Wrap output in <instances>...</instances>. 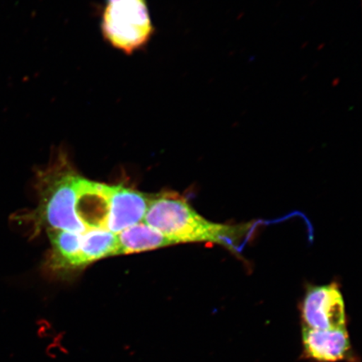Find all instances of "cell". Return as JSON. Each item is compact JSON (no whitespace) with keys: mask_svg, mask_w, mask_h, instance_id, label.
<instances>
[{"mask_svg":"<svg viewBox=\"0 0 362 362\" xmlns=\"http://www.w3.org/2000/svg\"><path fill=\"white\" fill-rule=\"evenodd\" d=\"M144 223L178 243H211L237 251L252 233L250 223L224 224L207 220L175 192L151 197Z\"/></svg>","mask_w":362,"mask_h":362,"instance_id":"obj_1","label":"cell"},{"mask_svg":"<svg viewBox=\"0 0 362 362\" xmlns=\"http://www.w3.org/2000/svg\"><path fill=\"white\" fill-rule=\"evenodd\" d=\"M80 177L65 153H58L57 160L38 175L39 206L31 220L47 230L76 233L88 230L76 214Z\"/></svg>","mask_w":362,"mask_h":362,"instance_id":"obj_2","label":"cell"},{"mask_svg":"<svg viewBox=\"0 0 362 362\" xmlns=\"http://www.w3.org/2000/svg\"><path fill=\"white\" fill-rule=\"evenodd\" d=\"M101 31L108 44L125 54L146 47L155 34L147 0H105Z\"/></svg>","mask_w":362,"mask_h":362,"instance_id":"obj_3","label":"cell"},{"mask_svg":"<svg viewBox=\"0 0 362 362\" xmlns=\"http://www.w3.org/2000/svg\"><path fill=\"white\" fill-rule=\"evenodd\" d=\"M302 328H346L345 300L337 283L314 285L306 289L300 305Z\"/></svg>","mask_w":362,"mask_h":362,"instance_id":"obj_4","label":"cell"},{"mask_svg":"<svg viewBox=\"0 0 362 362\" xmlns=\"http://www.w3.org/2000/svg\"><path fill=\"white\" fill-rule=\"evenodd\" d=\"M108 197L107 230L117 235L143 223L151 196L122 185H108Z\"/></svg>","mask_w":362,"mask_h":362,"instance_id":"obj_5","label":"cell"},{"mask_svg":"<svg viewBox=\"0 0 362 362\" xmlns=\"http://www.w3.org/2000/svg\"><path fill=\"white\" fill-rule=\"evenodd\" d=\"M303 355L315 362H339L349 359L351 343L347 328H302Z\"/></svg>","mask_w":362,"mask_h":362,"instance_id":"obj_6","label":"cell"},{"mask_svg":"<svg viewBox=\"0 0 362 362\" xmlns=\"http://www.w3.org/2000/svg\"><path fill=\"white\" fill-rule=\"evenodd\" d=\"M108 199V185L93 182L81 176L76 214L87 230L106 229Z\"/></svg>","mask_w":362,"mask_h":362,"instance_id":"obj_7","label":"cell"},{"mask_svg":"<svg viewBox=\"0 0 362 362\" xmlns=\"http://www.w3.org/2000/svg\"><path fill=\"white\" fill-rule=\"evenodd\" d=\"M52 243L51 255L47 261L48 269L54 273L83 269L81 262V235L63 230H47Z\"/></svg>","mask_w":362,"mask_h":362,"instance_id":"obj_8","label":"cell"},{"mask_svg":"<svg viewBox=\"0 0 362 362\" xmlns=\"http://www.w3.org/2000/svg\"><path fill=\"white\" fill-rule=\"evenodd\" d=\"M120 255L174 245L170 239L144 221L117 234Z\"/></svg>","mask_w":362,"mask_h":362,"instance_id":"obj_9","label":"cell"},{"mask_svg":"<svg viewBox=\"0 0 362 362\" xmlns=\"http://www.w3.org/2000/svg\"><path fill=\"white\" fill-rule=\"evenodd\" d=\"M120 255L116 234L106 229H90L81 235V262L83 269L104 257Z\"/></svg>","mask_w":362,"mask_h":362,"instance_id":"obj_10","label":"cell"}]
</instances>
